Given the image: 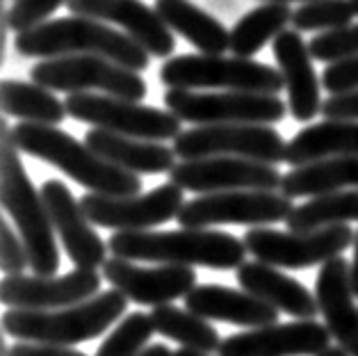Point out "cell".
<instances>
[{"label": "cell", "mask_w": 358, "mask_h": 356, "mask_svg": "<svg viewBox=\"0 0 358 356\" xmlns=\"http://www.w3.org/2000/svg\"><path fill=\"white\" fill-rule=\"evenodd\" d=\"M112 256L167 265H196L208 270H238L247 256L244 240L226 231H117L108 240Z\"/></svg>", "instance_id": "obj_1"}, {"label": "cell", "mask_w": 358, "mask_h": 356, "mask_svg": "<svg viewBox=\"0 0 358 356\" xmlns=\"http://www.w3.org/2000/svg\"><path fill=\"white\" fill-rule=\"evenodd\" d=\"M16 53L23 57H62V55H101L112 62L144 71L151 64V53L130 34L110 28L103 21L87 16L50 19L14 37Z\"/></svg>", "instance_id": "obj_2"}, {"label": "cell", "mask_w": 358, "mask_h": 356, "mask_svg": "<svg viewBox=\"0 0 358 356\" xmlns=\"http://www.w3.org/2000/svg\"><path fill=\"white\" fill-rule=\"evenodd\" d=\"M14 140L19 151L53 164L94 194L133 197L142 192V178L137 173L108 162L57 126L21 121L14 126Z\"/></svg>", "instance_id": "obj_3"}, {"label": "cell", "mask_w": 358, "mask_h": 356, "mask_svg": "<svg viewBox=\"0 0 358 356\" xmlns=\"http://www.w3.org/2000/svg\"><path fill=\"white\" fill-rule=\"evenodd\" d=\"M0 135H3V164H0L3 208L14 220L23 245L28 249L32 274L55 276L59 267V249L48 208L23 167L19 146L14 140V128L7 124V119L0 121Z\"/></svg>", "instance_id": "obj_4"}, {"label": "cell", "mask_w": 358, "mask_h": 356, "mask_svg": "<svg viewBox=\"0 0 358 356\" xmlns=\"http://www.w3.org/2000/svg\"><path fill=\"white\" fill-rule=\"evenodd\" d=\"M128 297L112 288L96 297L57 311L10 308L3 313V332L16 341L71 347L99 338L124 318Z\"/></svg>", "instance_id": "obj_5"}, {"label": "cell", "mask_w": 358, "mask_h": 356, "mask_svg": "<svg viewBox=\"0 0 358 356\" xmlns=\"http://www.w3.org/2000/svg\"><path fill=\"white\" fill-rule=\"evenodd\" d=\"M160 83L169 90H229L249 94H278L285 90L283 73L247 57L178 55L160 69Z\"/></svg>", "instance_id": "obj_6"}, {"label": "cell", "mask_w": 358, "mask_h": 356, "mask_svg": "<svg viewBox=\"0 0 358 356\" xmlns=\"http://www.w3.org/2000/svg\"><path fill=\"white\" fill-rule=\"evenodd\" d=\"M32 83L50 92H101L108 97L142 101L148 94V85L137 71L112 62L101 55H62L41 59L30 69Z\"/></svg>", "instance_id": "obj_7"}, {"label": "cell", "mask_w": 358, "mask_h": 356, "mask_svg": "<svg viewBox=\"0 0 358 356\" xmlns=\"http://www.w3.org/2000/svg\"><path fill=\"white\" fill-rule=\"evenodd\" d=\"M66 112L83 124L110 130V133L137 137L148 142L176 140L182 133L180 119L169 110L144 106L142 101H126L108 94L80 92L66 97Z\"/></svg>", "instance_id": "obj_8"}, {"label": "cell", "mask_w": 358, "mask_h": 356, "mask_svg": "<svg viewBox=\"0 0 358 356\" xmlns=\"http://www.w3.org/2000/svg\"><path fill=\"white\" fill-rule=\"evenodd\" d=\"M356 233L347 224H331L315 231L294 233L256 227L244 233V247L256 260L283 270H308L343 256L354 245Z\"/></svg>", "instance_id": "obj_9"}, {"label": "cell", "mask_w": 358, "mask_h": 356, "mask_svg": "<svg viewBox=\"0 0 358 356\" xmlns=\"http://www.w3.org/2000/svg\"><path fill=\"white\" fill-rule=\"evenodd\" d=\"M164 106L180 121L196 126L210 124H278L287 115V103L276 94L249 92H194L169 90Z\"/></svg>", "instance_id": "obj_10"}, {"label": "cell", "mask_w": 358, "mask_h": 356, "mask_svg": "<svg viewBox=\"0 0 358 356\" xmlns=\"http://www.w3.org/2000/svg\"><path fill=\"white\" fill-rule=\"evenodd\" d=\"M287 144L278 130L265 124H210L196 126L173 140L180 160L235 155V158L278 164L285 160Z\"/></svg>", "instance_id": "obj_11"}, {"label": "cell", "mask_w": 358, "mask_h": 356, "mask_svg": "<svg viewBox=\"0 0 358 356\" xmlns=\"http://www.w3.org/2000/svg\"><path fill=\"white\" fill-rule=\"evenodd\" d=\"M292 211V199L276 190H229L185 201L176 220L185 229H208L217 224L265 227V224L287 222Z\"/></svg>", "instance_id": "obj_12"}, {"label": "cell", "mask_w": 358, "mask_h": 356, "mask_svg": "<svg viewBox=\"0 0 358 356\" xmlns=\"http://www.w3.org/2000/svg\"><path fill=\"white\" fill-rule=\"evenodd\" d=\"M80 206L96 227L115 231H148L176 220L180 208L185 206V197H182V187L169 180L160 187H153L151 192L133 197L85 192Z\"/></svg>", "instance_id": "obj_13"}, {"label": "cell", "mask_w": 358, "mask_h": 356, "mask_svg": "<svg viewBox=\"0 0 358 356\" xmlns=\"http://www.w3.org/2000/svg\"><path fill=\"white\" fill-rule=\"evenodd\" d=\"M169 180L199 194L229 192V190H281L283 173L276 164L215 155V158L182 160L169 171Z\"/></svg>", "instance_id": "obj_14"}, {"label": "cell", "mask_w": 358, "mask_h": 356, "mask_svg": "<svg viewBox=\"0 0 358 356\" xmlns=\"http://www.w3.org/2000/svg\"><path fill=\"white\" fill-rule=\"evenodd\" d=\"M101 274L96 270L76 267L64 276H5L0 283V299L10 308L23 311H57L87 301L99 294Z\"/></svg>", "instance_id": "obj_15"}, {"label": "cell", "mask_w": 358, "mask_h": 356, "mask_svg": "<svg viewBox=\"0 0 358 356\" xmlns=\"http://www.w3.org/2000/svg\"><path fill=\"white\" fill-rule=\"evenodd\" d=\"M331 334L317 320L274 322L233 334L220 345V356H317L329 350Z\"/></svg>", "instance_id": "obj_16"}, {"label": "cell", "mask_w": 358, "mask_h": 356, "mask_svg": "<svg viewBox=\"0 0 358 356\" xmlns=\"http://www.w3.org/2000/svg\"><path fill=\"white\" fill-rule=\"evenodd\" d=\"M106 281L121 290L130 301L139 306H162L185 294L196 285V272L187 265L144 267L133 260L112 256L103 265Z\"/></svg>", "instance_id": "obj_17"}, {"label": "cell", "mask_w": 358, "mask_h": 356, "mask_svg": "<svg viewBox=\"0 0 358 356\" xmlns=\"http://www.w3.org/2000/svg\"><path fill=\"white\" fill-rule=\"evenodd\" d=\"M41 197L48 208L50 222H53L73 265L83 267V270H96V267L106 265L110 247L92 229L90 217L85 215L80 201L73 197L71 190L62 180L50 178L41 185Z\"/></svg>", "instance_id": "obj_18"}, {"label": "cell", "mask_w": 358, "mask_h": 356, "mask_svg": "<svg viewBox=\"0 0 358 356\" xmlns=\"http://www.w3.org/2000/svg\"><path fill=\"white\" fill-rule=\"evenodd\" d=\"M66 7L71 14L121 25L155 57H169L176 50V37L167 23L142 0H69Z\"/></svg>", "instance_id": "obj_19"}, {"label": "cell", "mask_w": 358, "mask_h": 356, "mask_svg": "<svg viewBox=\"0 0 358 356\" xmlns=\"http://www.w3.org/2000/svg\"><path fill=\"white\" fill-rule=\"evenodd\" d=\"M315 297L331 338L349 356H358V308L354 304L352 265L343 256L331 258L317 272Z\"/></svg>", "instance_id": "obj_20"}, {"label": "cell", "mask_w": 358, "mask_h": 356, "mask_svg": "<svg viewBox=\"0 0 358 356\" xmlns=\"http://www.w3.org/2000/svg\"><path fill=\"white\" fill-rule=\"evenodd\" d=\"M272 48L285 80L290 115L301 124L315 119L317 112H322V80L317 78L315 69H313L308 43L303 41V37L296 30H283L272 41Z\"/></svg>", "instance_id": "obj_21"}, {"label": "cell", "mask_w": 358, "mask_h": 356, "mask_svg": "<svg viewBox=\"0 0 358 356\" xmlns=\"http://www.w3.org/2000/svg\"><path fill=\"white\" fill-rule=\"evenodd\" d=\"M185 306L203 320H220L238 327H267L278 320V311L247 290L226 288L217 283L194 285L185 294Z\"/></svg>", "instance_id": "obj_22"}, {"label": "cell", "mask_w": 358, "mask_h": 356, "mask_svg": "<svg viewBox=\"0 0 358 356\" xmlns=\"http://www.w3.org/2000/svg\"><path fill=\"white\" fill-rule=\"evenodd\" d=\"M238 283L244 290L256 294L263 301L272 304L276 311L292 315L296 320H313L320 313L317 297L294 276L283 274L278 267L267 265L263 260H249L238 267Z\"/></svg>", "instance_id": "obj_23"}, {"label": "cell", "mask_w": 358, "mask_h": 356, "mask_svg": "<svg viewBox=\"0 0 358 356\" xmlns=\"http://www.w3.org/2000/svg\"><path fill=\"white\" fill-rule=\"evenodd\" d=\"M85 144L96 151L101 158L117 164V167L133 173H164L176 167V151L167 144L137 140V137L110 133L103 128H90L85 135Z\"/></svg>", "instance_id": "obj_24"}, {"label": "cell", "mask_w": 358, "mask_h": 356, "mask_svg": "<svg viewBox=\"0 0 358 356\" xmlns=\"http://www.w3.org/2000/svg\"><path fill=\"white\" fill-rule=\"evenodd\" d=\"M153 10L171 32H178L199 53L224 55L231 50V32L189 0H155Z\"/></svg>", "instance_id": "obj_25"}, {"label": "cell", "mask_w": 358, "mask_h": 356, "mask_svg": "<svg viewBox=\"0 0 358 356\" xmlns=\"http://www.w3.org/2000/svg\"><path fill=\"white\" fill-rule=\"evenodd\" d=\"M338 155H358V121H322L301 128L287 142L285 162L301 167Z\"/></svg>", "instance_id": "obj_26"}, {"label": "cell", "mask_w": 358, "mask_h": 356, "mask_svg": "<svg viewBox=\"0 0 358 356\" xmlns=\"http://www.w3.org/2000/svg\"><path fill=\"white\" fill-rule=\"evenodd\" d=\"M343 187H358V155H338L301 164L283 173L281 192L290 199L320 197L340 192Z\"/></svg>", "instance_id": "obj_27"}, {"label": "cell", "mask_w": 358, "mask_h": 356, "mask_svg": "<svg viewBox=\"0 0 358 356\" xmlns=\"http://www.w3.org/2000/svg\"><path fill=\"white\" fill-rule=\"evenodd\" d=\"M0 106L5 117H16L30 124L57 126L62 124L66 112V103H62L50 90L37 83L23 80H5L0 87Z\"/></svg>", "instance_id": "obj_28"}, {"label": "cell", "mask_w": 358, "mask_h": 356, "mask_svg": "<svg viewBox=\"0 0 358 356\" xmlns=\"http://www.w3.org/2000/svg\"><path fill=\"white\" fill-rule=\"evenodd\" d=\"M292 14L287 3H265L247 12L231 32V53L235 57L253 59L269 39L274 41L285 25L292 23Z\"/></svg>", "instance_id": "obj_29"}, {"label": "cell", "mask_w": 358, "mask_h": 356, "mask_svg": "<svg viewBox=\"0 0 358 356\" xmlns=\"http://www.w3.org/2000/svg\"><path fill=\"white\" fill-rule=\"evenodd\" d=\"M151 320L155 332L169 338V341H176L180 347L206 354L220 352V332L208 320L192 313V311H182L178 306H171V304H162V306H155L151 311Z\"/></svg>", "instance_id": "obj_30"}, {"label": "cell", "mask_w": 358, "mask_h": 356, "mask_svg": "<svg viewBox=\"0 0 358 356\" xmlns=\"http://www.w3.org/2000/svg\"><path fill=\"white\" fill-rule=\"evenodd\" d=\"M347 222H358V190L320 194L301 206H294L292 215L287 217V231L306 233Z\"/></svg>", "instance_id": "obj_31"}, {"label": "cell", "mask_w": 358, "mask_h": 356, "mask_svg": "<svg viewBox=\"0 0 358 356\" xmlns=\"http://www.w3.org/2000/svg\"><path fill=\"white\" fill-rule=\"evenodd\" d=\"M155 332L151 313H130L121 325L99 345L94 356H137L146 350Z\"/></svg>", "instance_id": "obj_32"}, {"label": "cell", "mask_w": 358, "mask_h": 356, "mask_svg": "<svg viewBox=\"0 0 358 356\" xmlns=\"http://www.w3.org/2000/svg\"><path fill=\"white\" fill-rule=\"evenodd\" d=\"M356 16L352 0H310L303 3L292 14V25L296 32H315V30H338L352 25Z\"/></svg>", "instance_id": "obj_33"}, {"label": "cell", "mask_w": 358, "mask_h": 356, "mask_svg": "<svg viewBox=\"0 0 358 356\" xmlns=\"http://www.w3.org/2000/svg\"><path fill=\"white\" fill-rule=\"evenodd\" d=\"M313 59L320 62H338V59L356 57L358 55V23L345 25L338 30H327L322 34H315L308 41Z\"/></svg>", "instance_id": "obj_34"}, {"label": "cell", "mask_w": 358, "mask_h": 356, "mask_svg": "<svg viewBox=\"0 0 358 356\" xmlns=\"http://www.w3.org/2000/svg\"><path fill=\"white\" fill-rule=\"evenodd\" d=\"M69 0H14L7 10V21H10L12 32H25L50 21V14H55L59 7L66 5Z\"/></svg>", "instance_id": "obj_35"}, {"label": "cell", "mask_w": 358, "mask_h": 356, "mask_svg": "<svg viewBox=\"0 0 358 356\" xmlns=\"http://www.w3.org/2000/svg\"><path fill=\"white\" fill-rule=\"evenodd\" d=\"M0 267H3L5 276L23 274L30 267L28 249L19 236H14L12 227L5 220L0 222Z\"/></svg>", "instance_id": "obj_36"}, {"label": "cell", "mask_w": 358, "mask_h": 356, "mask_svg": "<svg viewBox=\"0 0 358 356\" xmlns=\"http://www.w3.org/2000/svg\"><path fill=\"white\" fill-rule=\"evenodd\" d=\"M322 87L331 94L358 90V55L331 62L322 73Z\"/></svg>", "instance_id": "obj_37"}, {"label": "cell", "mask_w": 358, "mask_h": 356, "mask_svg": "<svg viewBox=\"0 0 358 356\" xmlns=\"http://www.w3.org/2000/svg\"><path fill=\"white\" fill-rule=\"evenodd\" d=\"M322 115L327 121H358V90L331 94L322 103Z\"/></svg>", "instance_id": "obj_38"}, {"label": "cell", "mask_w": 358, "mask_h": 356, "mask_svg": "<svg viewBox=\"0 0 358 356\" xmlns=\"http://www.w3.org/2000/svg\"><path fill=\"white\" fill-rule=\"evenodd\" d=\"M12 356H87V354L73 350V347H64V345L19 341V343L12 345Z\"/></svg>", "instance_id": "obj_39"}, {"label": "cell", "mask_w": 358, "mask_h": 356, "mask_svg": "<svg viewBox=\"0 0 358 356\" xmlns=\"http://www.w3.org/2000/svg\"><path fill=\"white\" fill-rule=\"evenodd\" d=\"M352 288L354 294L358 297V231H356V238H354V260H352Z\"/></svg>", "instance_id": "obj_40"}, {"label": "cell", "mask_w": 358, "mask_h": 356, "mask_svg": "<svg viewBox=\"0 0 358 356\" xmlns=\"http://www.w3.org/2000/svg\"><path fill=\"white\" fill-rule=\"evenodd\" d=\"M137 356H173V352L167 345H148L144 352H139Z\"/></svg>", "instance_id": "obj_41"}, {"label": "cell", "mask_w": 358, "mask_h": 356, "mask_svg": "<svg viewBox=\"0 0 358 356\" xmlns=\"http://www.w3.org/2000/svg\"><path fill=\"white\" fill-rule=\"evenodd\" d=\"M317 356H349V354L338 345V347H329V350H324V352L317 354Z\"/></svg>", "instance_id": "obj_42"}, {"label": "cell", "mask_w": 358, "mask_h": 356, "mask_svg": "<svg viewBox=\"0 0 358 356\" xmlns=\"http://www.w3.org/2000/svg\"><path fill=\"white\" fill-rule=\"evenodd\" d=\"M173 356H208L206 352H196V350H187V347H180L178 352H173Z\"/></svg>", "instance_id": "obj_43"}, {"label": "cell", "mask_w": 358, "mask_h": 356, "mask_svg": "<svg viewBox=\"0 0 358 356\" xmlns=\"http://www.w3.org/2000/svg\"><path fill=\"white\" fill-rule=\"evenodd\" d=\"M0 356H12V347L7 345L5 341H3V347H0Z\"/></svg>", "instance_id": "obj_44"}, {"label": "cell", "mask_w": 358, "mask_h": 356, "mask_svg": "<svg viewBox=\"0 0 358 356\" xmlns=\"http://www.w3.org/2000/svg\"><path fill=\"white\" fill-rule=\"evenodd\" d=\"M267 3H287L290 5V3H294V0H267ZM306 3H310V0H306Z\"/></svg>", "instance_id": "obj_45"}, {"label": "cell", "mask_w": 358, "mask_h": 356, "mask_svg": "<svg viewBox=\"0 0 358 356\" xmlns=\"http://www.w3.org/2000/svg\"><path fill=\"white\" fill-rule=\"evenodd\" d=\"M352 5H354V12H356V16H358V0H352Z\"/></svg>", "instance_id": "obj_46"}]
</instances>
